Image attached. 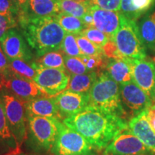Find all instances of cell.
<instances>
[{
  "instance_id": "6da1fadb",
  "label": "cell",
  "mask_w": 155,
  "mask_h": 155,
  "mask_svg": "<svg viewBox=\"0 0 155 155\" xmlns=\"http://www.w3.org/2000/svg\"><path fill=\"white\" fill-rule=\"evenodd\" d=\"M63 123L81 134L97 150L105 148L116 136L128 129L127 119L92 106L65 118Z\"/></svg>"
},
{
  "instance_id": "7a4b0ae2",
  "label": "cell",
  "mask_w": 155,
  "mask_h": 155,
  "mask_svg": "<svg viewBox=\"0 0 155 155\" xmlns=\"http://www.w3.org/2000/svg\"><path fill=\"white\" fill-rule=\"evenodd\" d=\"M17 20L28 45L38 57L61 49L67 32L55 17H29L19 15Z\"/></svg>"
},
{
  "instance_id": "3957f363",
  "label": "cell",
  "mask_w": 155,
  "mask_h": 155,
  "mask_svg": "<svg viewBox=\"0 0 155 155\" xmlns=\"http://www.w3.org/2000/svg\"><path fill=\"white\" fill-rule=\"evenodd\" d=\"M87 95L88 106L101 108L125 119L127 117L122 105L120 85L114 81L106 71L98 73L96 82Z\"/></svg>"
},
{
  "instance_id": "277c9868",
  "label": "cell",
  "mask_w": 155,
  "mask_h": 155,
  "mask_svg": "<svg viewBox=\"0 0 155 155\" xmlns=\"http://www.w3.org/2000/svg\"><path fill=\"white\" fill-rule=\"evenodd\" d=\"M113 40L119 53L126 59H145L147 48L139 35L136 21L126 18L122 15L121 23Z\"/></svg>"
},
{
  "instance_id": "5b68a950",
  "label": "cell",
  "mask_w": 155,
  "mask_h": 155,
  "mask_svg": "<svg viewBox=\"0 0 155 155\" xmlns=\"http://www.w3.org/2000/svg\"><path fill=\"white\" fill-rule=\"evenodd\" d=\"M29 140L37 151L53 150L59 132L61 122L53 118L30 116L28 118Z\"/></svg>"
},
{
  "instance_id": "8992f818",
  "label": "cell",
  "mask_w": 155,
  "mask_h": 155,
  "mask_svg": "<svg viewBox=\"0 0 155 155\" xmlns=\"http://www.w3.org/2000/svg\"><path fill=\"white\" fill-rule=\"evenodd\" d=\"M0 99L2 102L12 132L20 147L27 137L26 101L3 88H0Z\"/></svg>"
},
{
  "instance_id": "52a82bcc",
  "label": "cell",
  "mask_w": 155,
  "mask_h": 155,
  "mask_svg": "<svg viewBox=\"0 0 155 155\" xmlns=\"http://www.w3.org/2000/svg\"><path fill=\"white\" fill-rule=\"evenodd\" d=\"M52 152L55 155H96V148L81 134L61 123Z\"/></svg>"
},
{
  "instance_id": "ba28073f",
  "label": "cell",
  "mask_w": 155,
  "mask_h": 155,
  "mask_svg": "<svg viewBox=\"0 0 155 155\" xmlns=\"http://www.w3.org/2000/svg\"><path fill=\"white\" fill-rule=\"evenodd\" d=\"M2 88L8 90L24 101L38 97H50L34 81L19 76L11 71L0 76V88Z\"/></svg>"
},
{
  "instance_id": "9c48e42d",
  "label": "cell",
  "mask_w": 155,
  "mask_h": 155,
  "mask_svg": "<svg viewBox=\"0 0 155 155\" xmlns=\"http://www.w3.org/2000/svg\"><path fill=\"white\" fill-rule=\"evenodd\" d=\"M120 95L122 105L130 119L152 105V98L133 81L120 85Z\"/></svg>"
},
{
  "instance_id": "30bf717a",
  "label": "cell",
  "mask_w": 155,
  "mask_h": 155,
  "mask_svg": "<svg viewBox=\"0 0 155 155\" xmlns=\"http://www.w3.org/2000/svg\"><path fill=\"white\" fill-rule=\"evenodd\" d=\"M70 79L71 75L66 71L38 65L37 75L33 81L46 94L54 97L66 90Z\"/></svg>"
},
{
  "instance_id": "8fae6325",
  "label": "cell",
  "mask_w": 155,
  "mask_h": 155,
  "mask_svg": "<svg viewBox=\"0 0 155 155\" xmlns=\"http://www.w3.org/2000/svg\"><path fill=\"white\" fill-rule=\"evenodd\" d=\"M103 155L154 154L128 128L110 142L106 147Z\"/></svg>"
},
{
  "instance_id": "7c38bea8",
  "label": "cell",
  "mask_w": 155,
  "mask_h": 155,
  "mask_svg": "<svg viewBox=\"0 0 155 155\" xmlns=\"http://www.w3.org/2000/svg\"><path fill=\"white\" fill-rule=\"evenodd\" d=\"M131 67L133 82L154 101L155 65L145 59H127Z\"/></svg>"
},
{
  "instance_id": "4fadbf2b",
  "label": "cell",
  "mask_w": 155,
  "mask_h": 155,
  "mask_svg": "<svg viewBox=\"0 0 155 155\" xmlns=\"http://www.w3.org/2000/svg\"><path fill=\"white\" fill-rule=\"evenodd\" d=\"M0 45L8 59L30 61L32 53L30 46L17 29H9L0 39Z\"/></svg>"
},
{
  "instance_id": "5bb4252c",
  "label": "cell",
  "mask_w": 155,
  "mask_h": 155,
  "mask_svg": "<svg viewBox=\"0 0 155 155\" xmlns=\"http://www.w3.org/2000/svg\"><path fill=\"white\" fill-rule=\"evenodd\" d=\"M94 17V27L106 34L113 40L121 23L122 15L120 12L105 10L91 6L90 9Z\"/></svg>"
},
{
  "instance_id": "9a60e30c",
  "label": "cell",
  "mask_w": 155,
  "mask_h": 155,
  "mask_svg": "<svg viewBox=\"0 0 155 155\" xmlns=\"http://www.w3.org/2000/svg\"><path fill=\"white\" fill-rule=\"evenodd\" d=\"M56 106L64 119L82 111L88 104L87 94H80L65 90L54 96Z\"/></svg>"
},
{
  "instance_id": "2e32d148",
  "label": "cell",
  "mask_w": 155,
  "mask_h": 155,
  "mask_svg": "<svg viewBox=\"0 0 155 155\" xmlns=\"http://www.w3.org/2000/svg\"><path fill=\"white\" fill-rule=\"evenodd\" d=\"M60 12L58 0H28L19 9L17 16L55 17Z\"/></svg>"
},
{
  "instance_id": "e0dca14e",
  "label": "cell",
  "mask_w": 155,
  "mask_h": 155,
  "mask_svg": "<svg viewBox=\"0 0 155 155\" xmlns=\"http://www.w3.org/2000/svg\"><path fill=\"white\" fill-rule=\"evenodd\" d=\"M128 128L155 155V132L149 124L146 111L130 119Z\"/></svg>"
},
{
  "instance_id": "ac0fdd59",
  "label": "cell",
  "mask_w": 155,
  "mask_h": 155,
  "mask_svg": "<svg viewBox=\"0 0 155 155\" xmlns=\"http://www.w3.org/2000/svg\"><path fill=\"white\" fill-rule=\"evenodd\" d=\"M27 116H42L61 119L62 116L56 106L54 97H38L25 102Z\"/></svg>"
},
{
  "instance_id": "d6986e66",
  "label": "cell",
  "mask_w": 155,
  "mask_h": 155,
  "mask_svg": "<svg viewBox=\"0 0 155 155\" xmlns=\"http://www.w3.org/2000/svg\"><path fill=\"white\" fill-rule=\"evenodd\" d=\"M155 5V0H121L120 13L126 18L137 22L150 11Z\"/></svg>"
},
{
  "instance_id": "ffe728a7",
  "label": "cell",
  "mask_w": 155,
  "mask_h": 155,
  "mask_svg": "<svg viewBox=\"0 0 155 155\" xmlns=\"http://www.w3.org/2000/svg\"><path fill=\"white\" fill-rule=\"evenodd\" d=\"M105 71L119 85L133 81L131 67L127 62V59L125 61L108 59Z\"/></svg>"
},
{
  "instance_id": "44dd1931",
  "label": "cell",
  "mask_w": 155,
  "mask_h": 155,
  "mask_svg": "<svg viewBox=\"0 0 155 155\" xmlns=\"http://www.w3.org/2000/svg\"><path fill=\"white\" fill-rule=\"evenodd\" d=\"M137 26L145 48L155 52V11L146 14L141 19Z\"/></svg>"
},
{
  "instance_id": "7402d4cb",
  "label": "cell",
  "mask_w": 155,
  "mask_h": 155,
  "mask_svg": "<svg viewBox=\"0 0 155 155\" xmlns=\"http://www.w3.org/2000/svg\"><path fill=\"white\" fill-rule=\"evenodd\" d=\"M98 75L97 72L92 71L85 74L71 75L66 90L80 94H88L96 82Z\"/></svg>"
},
{
  "instance_id": "603a6c76",
  "label": "cell",
  "mask_w": 155,
  "mask_h": 155,
  "mask_svg": "<svg viewBox=\"0 0 155 155\" xmlns=\"http://www.w3.org/2000/svg\"><path fill=\"white\" fill-rule=\"evenodd\" d=\"M0 144L3 147L12 149L15 152L19 148L18 143L11 131L1 99H0Z\"/></svg>"
},
{
  "instance_id": "cb8c5ba5",
  "label": "cell",
  "mask_w": 155,
  "mask_h": 155,
  "mask_svg": "<svg viewBox=\"0 0 155 155\" xmlns=\"http://www.w3.org/2000/svg\"><path fill=\"white\" fill-rule=\"evenodd\" d=\"M61 12L82 19L91 9L90 2H77L75 0H58Z\"/></svg>"
},
{
  "instance_id": "d4e9b609",
  "label": "cell",
  "mask_w": 155,
  "mask_h": 155,
  "mask_svg": "<svg viewBox=\"0 0 155 155\" xmlns=\"http://www.w3.org/2000/svg\"><path fill=\"white\" fill-rule=\"evenodd\" d=\"M9 69L12 72L25 78L33 81L37 75L38 64L36 62L29 63V61L20 59H8Z\"/></svg>"
},
{
  "instance_id": "484cf974",
  "label": "cell",
  "mask_w": 155,
  "mask_h": 155,
  "mask_svg": "<svg viewBox=\"0 0 155 155\" xmlns=\"http://www.w3.org/2000/svg\"><path fill=\"white\" fill-rule=\"evenodd\" d=\"M55 18L62 28L68 33L79 34L86 28L82 19L65 13L60 12L56 15Z\"/></svg>"
},
{
  "instance_id": "4316f807",
  "label": "cell",
  "mask_w": 155,
  "mask_h": 155,
  "mask_svg": "<svg viewBox=\"0 0 155 155\" xmlns=\"http://www.w3.org/2000/svg\"><path fill=\"white\" fill-rule=\"evenodd\" d=\"M36 63L40 66L50 68H57L65 70L63 55L58 51H52L45 54L41 57H39Z\"/></svg>"
},
{
  "instance_id": "83f0119b",
  "label": "cell",
  "mask_w": 155,
  "mask_h": 155,
  "mask_svg": "<svg viewBox=\"0 0 155 155\" xmlns=\"http://www.w3.org/2000/svg\"><path fill=\"white\" fill-rule=\"evenodd\" d=\"M79 58L86 66L88 72L95 71L98 73H101V70L106 68L108 61H107L108 58L104 55L93 56L83 55Z\"/></svg>"
},
{
  "instance_id": "f1b7e54d",
  "label": "cell",
  "mask_w": 155,
  "mask_h": 155,
  "mask_svg": "<svg viewBox=\"0 0 155 155\" xmlns=\"http://www.w3.org/2000/svg\"><path fill=\"white\" fill-rule=\"evenodd\" d=\"M75 38H76L78 45L80 48L83 55L88 56L104 55L102 48L93 43L85 36L82 35L80 33L76 34L75 35Z\"/></svg>"
},
{
  "instance_id": "f546056e",
  "label": "cell",
  "mask_w": 155,
  "mask_h": 155,
  "mask_svg": "<svg viewBox=\"0 0 155 155\" xmlns=\"http://www.w3.org/2000/svg\"><path fill=\"white\" fill-rule=\"evenodd\" d=\"M64 63H65V70L71 75H81L89 73L88 69L80 58L71 57V56L63 55Z\"/></svg>"
},
{
  "instance_id": "4dcf8cb0",
  "label": "cell",
  "mask_w": 155,
  "mask_h": 155,
  "mask_svg": "<svg viewBox=\"0 0 155 155\" xmlns=\"http://www.w3.org/2000/svg\"><path fill=\"white\" fill-rule=\"evenodd\" d=\"M75 35L76 34L67 32L61 45V50L65 55L79 58L82 56L83 54L78 45Z\"/></svg>"
},
{
  "instance_id": "1f68e13d",
  "label": "cell",
  "mask_w": 155,
  "mask_h": 155,
  "mask_svg": "<svg viewBox=\"0 0 155 155\" xmlns=\"http://www.w3.org/2000/svg\"><path fill=\"white\" fill-rule=\"evenodd\" d=\"M80 34L85 36L93 43L101 48L104 47L106 42L110 40L106 34H104V32L94 27H89V28H85Z\"/></svg>"
},
{
  "instance_id": "d6a6232c",
  "label": "cell",
  "mask_w": 155,
  "mask_h": 155,
  "mask_svg": "<svg viewBox=\"0 0 155 155\" xmlns=\"http://www.w3.org/2000/svg\"><path fill=\"white\" fill-rule=\"evenodd\" d=\"M89 2L91 6L105 10L119 12L121 9V0H90Z\"/></svg>"
},
{
  "instance_id": "836d02e7",
  "label": "cell",
  "mask_w": 155,
  "mask_h": 155,
  "mask_svg": "<svg viewBox=\"0 0 155 155\" xmlns=\"http://www.w3.org/2000/svg\"><path fill=\"white\" fill-rule=\"evenodd\" d=\"M19 9L11 0H0V15L17 19Z\"/></svg>"
},
{
  "instance_id": "e575fe53",
  "label": "cell",
  "mask_w": 155,
  "mask_h": 155,
  "mask_svg": "<svg viewBox=\"0 0 155 155\" xmlns=\"http://www.w3.org/2000/svg\"><path fill=\"white\" fill-rule=\"evenodd\" d=\"M102 49L103 52H104V55L108 59L123 60V61H124V59L121 55V54L119 53V50H118L117 47H116L114 40H108L105 45L102 48Z\"/></svg>"
},
{
  "instance_id": "d590c367",
  "label": "cell",
  "mask_w": 155,
  "mask_h": 155,
  "mask_svg": "<svg viewBox=\"0 0 155 155\" xmlns=\"http://www.w3.org/2000/svg\"><path fill=\"white\" fill-rule=\"evenodd\" d=\"M17 19L0 15V39L9 29L16 28Z\"/></svg>"
},
{
  "instance_id": "8d00e7d4",
  "label": "cell",
  "mask_w": 155,
  "mask_h": 155,
  "mask_svg": "<svg viewBox=\"0 0 155 155\" xmlns=\"http://www.w3.org/2000/svg\"><path fill=\"white\" fill-rule=\"evenodd\" d=\"M9 71L10 69H9V60L0 45V76L5 75Z\"/></svg>"
},
{
  "instance_id": "74e56055",
  "label": "cell",
  "mask_w": 155,
  "mask_h": 155,
  "mask_svg": "<svg viewBox=\"0 0 155 155\" xmlns=\"http://www.w3.org/2000/svg\"><path fill=\"white\" fill-rule=\"evenodd\" d=\"M147 118L148 120L150 127L155 132V104L150 106L146 110Z\"/></svg>"
},
{
  "instance_id": "f35d334b",
  "label": "cell",
  "mask_w": 155,
  "mask_h": 155,
  "mask_svg": "<svg viewBox=\"0 0 155 155\" xmlns=\"http://www.w3.org/2000/svg\"><path fill=\"white\" fill-rule=\"evenodd\" d=\"M83 22L86 25V28H89V27H94V17L91 12V11H89L87 14L84 15V17L82 19Z\"/></svg>"
},
{
  "instance_id": "ab89813d",
  "label": "cell",
  "mask_w": 155,
  "mask_h": 155,
  "mask_svg": "<svg viewBox=\"0 0 155 155\" xmlns=\"http://www.w3.org/2000/svg\"><path fill=\"white\" fill-rule=\"evenodd\" d=\"M11 1L12 2V3L16 6L19 10V9H20L22 6H24L25 5V3L27 2L28 0H11Z\"/></svg>"
},
{
  "instance_id": "60d3db41",
  "label": "cell",
  "mask_w": 155,
  "mask_h": 155,
  "mask_svg": "<svg viewBox=\"0 0 155 155\" xmlns=\"http://www.w3.org/2000/svg\"><path fill=\"white\" fill-rule=\"evenodd\" d=\"M75 1H77V2H89L90 0H75Z\"/></svg>"
},
{
  "instance_id": "b9f144b4",
  "label": "cell",
  "mask_w": 155,
  "mask_h": 155,
  "mask_svg": "<svg viewBox=\"0 0 155 155\" xmlns=\"http://www.w3.org/2000/svg\"><path fill=\"white\" fill-rule=\"evenodd\" d=\"M19 155H29V154H19Z\"/></svg>"
},
{
  "instance_id": "7bdbcfd3",
  "label": "cell",
  "mask_w": 155,
  "mask_h": 155,
  "mask_svg": "<svg viewBox=\"0 0 155 155\" xmlns=\"http://www.w3.org/2000/svg\"><path fill=\"white\" fill-rule=\"evenodd\" d=\"M154 101H155V95H154Z\"/></svg>"
}]
</instances>
